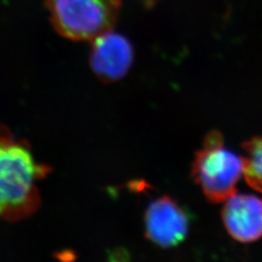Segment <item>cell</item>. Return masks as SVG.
<instances>
[{
  "instance_id": "6da1fadb",
  "label": "cell",
  "mask_w": 262,
  "mask_h": 262,
  "mask_svg": "<svg viewBox=\"0 0 262 262\" xmlns=\"http://www.w3.org/2000/svg\"><path fill=\"white\" fill-rule=\"evenodd\" d=\"M48 171L28 145L0 125V221H20L37 210L38 184Z\"/></svg>"
},
{
  "instance_id": "7a4b0ae2",
  "label": "cell",
  "mask_w": 262,
  "mask_h": 262,
  "mask_svg": "<svg viewBox=\"0 0 262 262\" xmlns=\"http://www.w3.org/2000/svg\"><path fill=\"white\" fill-rule=\"evenodd\" d=\"M243 170V158L225 146V138L220 131L212 130L195 152L191 177L207 200L219 204L236 193Z\"/></svg>"
},
{
  "instance_id": "3957f363",
  "label": "cell",
  "mask_w": 262,
  "mask_h": 262,
  "mask_svg": "<svg viewBox=\"0 0 262 262\" xmlns=\"http://www.w3.org/2000/svg\"><path fill=\"white\" fill-rule=\"evenodd\" d=\"M122 0H45L56 32L73 41H92L114 28Z\"/></svg>"
},
{
  "instance_id": "277c9868",
  "label": "cell",
  "mask_w": 262,
  "mask_h": 262,
  "mask_svg": "<svg viewBox=\"0 0 262 262\" xmlns=\"http://www.w3.org/2000/svg\"><path fill=\"white\" fill-rule=\"evenodd\" d=\"M189 216L176 200L162 195L147 207L144 232L151 243L161 248H173L182 243L188 233Z\"/></svg>"
},
{
  "instance_id": "5b68a950",
  "label": "cell",
  "mask_w": 262,
  "mask_h": 262,
  "mask_svg": "<svg viewBox=\"0 0 262 262\" xmlns=\"http://www.w3.org/2000/svg\"><path fill=\"white\" fill-rule=\"evenodd\" d=\"M90 64L103 83H115L130 69L134 51L130 41L122 34L108 30L92 40Z\"/></svg>"
},
{
  "instance_id": "8992f818",
  "label": "cell",
  "mask_w": 262,
  "mask_h": 262,
  "mask_svg": "<svg viewBox=\"0 0 262 262\" xmlns=\"http://www.w3.org/2000/svg\"><path fill=\"white\" fill-rule=\"evenodd\" d=\"M222 219L227 233L240 243L262 238V199L256 195L234 193L225 201Z\"/></svg>"
},
{
  "instance_id": "52a82bcc",
  "label": "cell",
  "mask_w": 262,
  "mask_h": 262,
  "mask_svg": "<svg viewBox=\"0 0 262 262\" xmlns=\"http://www.w3.org/2000/svg\"><path fill=\"white\" fill-rule=\"evenodd\" d=\"M243 176L254 190L262 192V135H257L242 144Z\"/></svg>"
}]
</instances>
